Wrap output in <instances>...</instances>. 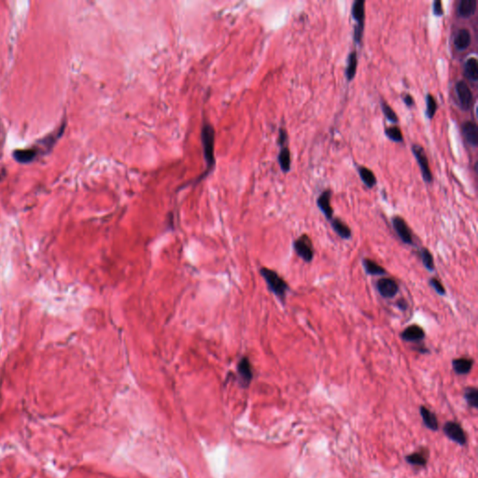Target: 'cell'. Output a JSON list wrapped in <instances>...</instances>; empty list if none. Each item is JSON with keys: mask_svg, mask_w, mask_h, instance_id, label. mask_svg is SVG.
<instances>
[{"mask_svg": "<svg viewBox=\"0 0 478 478\" xmlns=\"http://www.w3.org/2000/svg\"><path fill=\"white\" fill-rule=\"evenodd\" d=\"M260 273L266 283L269 291L272 294H275L276 297H278L284 304L286 301L287 294L290 291L288 283L286 282L284 279L281 278L277 272L269 268L262 267L260 270Z\"/></svg>", "mask_w": 478, "mask_h": 478, "instance_id": "obj_1", "label": "cell"}, {"mask_svg": "<svg viewBox=\"0 0 478 478\" xmlns=\"http://www.w3.org/2000/svg\"><path fill=\"white\" fill-rule=\"evenodd\" d=\"M351 15L355 21L353 40L356 44H360L364 32L365 26V1L364 0H355L352 4Z\"/></svg>", "mask_w": 478, "mask_h": 478, "instance_id": "obj_2", "label": "cell"}, {"mask_svg": "<svg viewBox=\"0 0 478 478\" xmlns=\"http://www.w3.org/2000/svg\"><path fill=\"white\" fill-rule=\"evenodd\" d=\"M214 128L211 124L205 122L202 128V144L205 153V160L208 168H211L214 164Z\"/></svg>", "mask_w": 478, "mask_h": 478, "instance_id": "obj_3", "label": "cell"}, {"mask_svg": "<svg viewBox=\"0 0 478 478\" xmlns=\"http://www.w3.org/2000/svg\"><path fill=\"white\" fill-rule=\"evenodd\" d=\"M294 249L295 253L304 261L311 262L314 259L315 250L311 239L307 235H302L300 238L294 240Z\"/></svg>", "mask_w": 478, "mask_h": 478, "instance_id": "obj_4", "label": "cell"}, {"mask_svg": "<svg viewBox=\"0 0 478 478\" xmlns=\"http://www.w3.org/2000/svg\"><path fill=\"white\" fill-rule=\"evenodd\" d=\"M411 151L413 152L414 156L420 168V172L424 181L426 183H432L434 181V176L432 173L430 163L423 147L419 144H413L411 147Z\"/></svg>", "mask_w": 478, "mask_h": 478, "instance_id": "obj_5", "label": "cell"}, {"mask_svg": "<svg viewBox=\"0 0 478 478\" xmlns=\"http://www.w3.org/2000/svg\"><path fill=\"white\" fill-rule=\"evenodd\" d=\"M391 223L395 233L403 244L410 246L414 245L412 231L410 230L403 218L401 216H394L391 219Z\"/></svg>", "mask_w": 478, "mask_h": 478, "instance_id": "obj_6", "label": "cell"}, {"mask_svg": "<svg viewBox=\"0 0 478 478\" xmlns=\"http://www.w3.org/2000/svg\"><path fill=\"white\" fill-rule=\"evenodd\" d=\"M377 291L384 299H393L399 293V285L391 278H381L376 283Z\"/></svg>", "mask_w": 478, "mask_h": 478, "instance_id": "obj_7", "label": "cell"}, {"mask_svg": "<svg viewBox=\"0 0 478 478\" xmlns=\"http://www.w3.org/2000/svg\"><path fill=\"white\" fill-rule=\"evenodd\" d=\"M459 106L463 110H469L473 104V92L464 80H458L455 85Z\"/></svg>", "mask_w": 478, "mask_h": 478, "instance_id": "obj_8", "label": "cell"}, {"mask_svg": "<svg viewBox=\"0 0 478 478\" xmlns=\"http://www.w3.org/2000/svg\"><path fill=\"white\" fill-rule=\"evenodd\" d=\"M444 433L446 436L457 444L463 446L466 444L467 438L462 427L455 421H448L444 426Z\"/></svg>", "mask_w": 478, "mask_h": 478, "instance_id": "obj_9", "label": "cell"}, {"mask_svg": "<svg viewBox=\"0 0 478 478\" xmlns=\"http://www.w3.org/2000/svg\"><path fill=\"white\" fill-rule=\"evenodd\" d=\"M331 200L332 191L330 189L324 190L317 199V206L328 221H331L334 218V208L332 207Z\"/></svg>", "mask_w": 478, "mask_h": 478, "instance_id": "obj_10", "label": "cell"}, {"mask_svg": "<svg viewBox=\"0 0 478 478\" xmlns=\"http://www.w3.org/2000/svg\"><path fill=\"white\" fill-rule=\"evenodd\" d=\"M426 337L423 328L413 324L410 326L406 327L402 333H401V338L404 342H409V343H419L423 341L424 338Z\"/></svg>", "mask_w": 478, "mask_h": 478, "instance_id": "obj_11", "label": "cell"}, {"mask_svg": "<svg viewBox=\"0 0 478 478\" xmlns=\"http://www.w3.org/2000/svg\"><path fill=\"white\" fill-rule=\"evenodd\" d=\"M461 129L468 144L473 148H477L478 146V127L477 122L474 120H466L462 123Z\"/></svg>", "mask_w": 478, "mask_h": 478, "instance_id": "obj_12", "label": "cell"}, {"mask_svg": "<svg viewBox=\"0 0 478 478\" xmlns=\"http://www.w3.org/2000/svg\"><path fill=\"white\" fill-rule=\"evenodd\" d=\"M238 373L243 385L247 386L252 379V367L250 359L248 357H243L239 360L238 364Z\"/></svg>", "mask_w": 478, "mask_h": 478, "instance_id": "obj_13", "label": "cell"}, {"mask_svg": "<svg viewBox=\"0 0 478 478\" xmlns=\"http://www.w3.org/2000/svg\"><path fill=\"white\" fill-rule=\"evenodd\" d=\"M474 363H475L474 358H465V357L454 358L452 360V368L457 375L465 376L472 371Z\"/></svg>", "mask_w": 478, "mask_h": 478, "instance_id": "obj_14", "label": "cell"}, {"mask_svg": "<svg viewBox=\"0 0 478 478\" xmlns=\"http://www.w3.org/2000/svg\"><path fill=\"white\" fill-rule=\"evenodd\" d=\"M331 226L335 233L340 239L344 240H349L352 238V231L348 227V224L344 222L341 219L339 218H333V219L330 221Z\"/></svg>", "mask_w": 478, "mask_h": 478, "instance_id": "obj_15", "label": "cell"}, {"mask_svg": "<svg viewBox=\"0 0 478 478\" xmlns=\"http://www.w3.org/2000/svg\"><path fill=\"white\" fill-rule=\"evenodd\" d=\"M472 42L471 33L467 28H460L457 33L454 45L458 51H465L470 47Z\"/></svg>", "mask_w": 478, "mask_h": 478, "instance_id": "obj_16", "label": "cell"}, {"mask_svg": "<svg viewBox=\"0 0 478 478\" xmlns=\"http://www.w3.org/2000/svg\"><path fill=\"white\" fill-rule=\"evenodd\" d=\"M477 0H461L458 7V15L464 19L470 18L477 11Z\"/></svg>", "mask_w": 478, "mask_h": 478, "instance_id": "obj_17", "label": "cell"}, {"mask_svg": "<svg viewBox=\"0 0 478 478\" xmlns=\"http://www.w3.org/2000/svg\"><path fill=\"white\" fill-rule=\"evenodd\" d=\"M358 173L361 181L368 189H373L378 183L376 175L368 167L363 165H358Z\"/></svg>", "mask_w": 478, "mask_h": 478, "instance_id": "obj_18", "label": "cell"}, {"mask_svg": "<svg viewBox=\"0 0 478 478\" xmlns=\"http://www.w3.org/2000/svg\"><path fill=\"white\" fill-rule=\"evenodd\" d=\"M419 411H420V415H421L424 425L432 431H437L439 428V423H438V419H437L435 414L432 412L426 406H420Z\"/></svg>", "mask_w": 478, "mask_h": 478, "instance_id": "obj_19", "label": "cell"}, {"mask_svg": "<svg viewBox=\"0 0 478 478\" xmlns=\"http://www.w3.org/2000/svg\"><path fill=\"white\" fill-rule=\"evenodd\" d=\"M357 66H358V54L356 51H352L348 55V64L345 70V76L348 81H351L356 76Z\"/></svg>", "mask_w": 478, "mask_h": 478, "instance_id": "obj_20", "label": "cell"}, {"mask_svg": "<svg viewBox=\"0 0 478 478\" xmlns=\"http://www.w3.org/2000/svg\"><path fill=\"white\" fill-rule=\"evenodd\" d=\"M362 266L365 273L369 276H384L387 274V270L379 265L377 261L371 260L369 258L362 259Z\"/></svg>", "mask_w": 478, "mask_h": 478, "instance_id": "obj_21", "label": "cell"}, {"mask_svg": "<svg viewBox=\"0 0 478 478\" xmlns=\"http://www.w3.org/2000/svg\"><path fill=\"white\" fill-rule=\"evenodd\" d=\"M464 74L469 80L477 82L478 80V63L476 57L468 58L464 65Z\"/></svg>", "mask_w": 478, "mask_h": 478, "instance_id": "obj_22", "label": "cell"}, {"mask_svg": "<svg viewBox=\"0 0 478 478\" xmlns=\"http://www.w3.org/2000/svg\"><path fill=\"white\" fill-rule=\"evenodd\" d=\"M278 161L279 166L284 173H288L292 167V157L291 152L287 146L282 147L278 156Z\"/></svg>", "mask_w": 478, "mask_h": 478, "instance_id": "obj_23", "label": "cell"}, {"mask_svg": "<svg viewBox=\"0 0 478 478\" xmlns=\"http://www.w3.org/2000/svg\"><path fill=\"white\" fill-rule=\"evenodd\" d=\"M405 460L409 464H411L413 466L424 467L427 464L428 456L426 455V451L425 450H421V451H417L415 453L407 455L406 458H405Z\"/></svg>", "mask_w": 478, "mask_h": 478, "instance_id": "obj_24", "label": "cell"}, {"mask_svg": "<svg viewBox=\"0 0 478 478\" xmlns=\"http://www.w3.org/2000/svg\"><path fill=\"white\" fill-rule=\"evenodd\" d=\"M419 256H420V259L423 263L424 267L431 273L435 271V260H434V256L431 253V251L426 248H422L419 250Z\"/></svg>", "mask_w": 478, "mask_h": 478, "instance_id": "obj_25", "label": "cell"}, {"mask_svg": "<svg viewBox=\"0 0 478 478\" xmlns=\"http://www.w3.org/2000/svg\"><path fill=\"white\" fill-rule=\"evenodd\" d=\"M437 109H438V106H437V101H436L435 97L432 94H427V96H426V110H425L426 117L429 120L434 119Z\"/></svg>", "mask_w": 478, "mask_h": 478, "instance_id": "obj_26", "label": "cell"}, {"mask_svg": "<svg viewBox=\"0 0 478 478\" xmlns=\"http://www.w3.org/2000/svg\"><path fill=\"white\" fill-rule=\"evenodd\" d=\"M384 132H385L386 137L391 141L396 142V143H402L403 141V135H402V130L397 125L388 126L385 128Z\"/></svg>", "mask_w": 478, "mask_h": 478, "instance_id": "obj_27", "label": "cell"}, {"mask_svg": "<svg viewBox=\"0 0 478 478\" xmlns=\"http://www.w3.org/2000/svg\"><path fill=\"white\" fill-rule=\"evenodd\" d=\"M380 104L382 112H383L384 116L386 117V119L388 120L389 121L392 122V123L399 122V117H398L397 113L393 110V109L391 108V106L386 101H384V100L381 101Z\"/></svg>", "mask_w": 478, "mask_h": 478, "instance_id": "obj_28", "label": "cell"}, {"mask_svg": "<svg viewBox=\"0 0 478 478\" xmlns=\"http://www.w3.org/2000/svg\"><path fill=\"white\" fill-rule=\"evenodd\" d=\"M464 399L471 407L478 408V391L475 387H468L464 390Z\"/></svg>", "mask_w": 478, "mask_h": 478, "instance_id": "obj_29", "label": "cell"}, {"mask_svg": "<svg viewBox=\"0 0 478 478\" xmlns=\"http://www.w3.org/2000/svg\"><path fill=\"white\" fill-rule=\"evenodd\" d=\"M429 284H430V286H431V287H432V288L435 290L436 294H439V295H441V296L446 295V289H445L444 285L442 284V282H441V281H440L438 279H436V278H432V279H430V281H429Z\"/></svg>", "mask_w": 478, "mask_h": 478, "instance_id": "obj_30", "label": "cell"}, {"mask_svg": "<svg viewBox=\"0 0 478 478\" xmlns=\"http://www.w3.org/2000/svg\"><path fill=\"white\" fill-rule=\"evenodd\" d=\"M15 157L17 160L20 162H29L32 160L34 157V152L32 151H22V152H17L15 154Z\"/></svg>", "mask_w": 478, "mask_h": 478, "instance_id": "obj_31", "label": "cell"}, {"mask_svg": "<svg viewBox=\"0 0 478 478\" xmlns=\"http://www.w3.org/2000/svg\"><path fill=\"white\" fill-rule=\"evenodd\" d=\"M433 13L436 17H441L444 15V8L441 0H435L433 3Z\"/></svg>", "mask_w": 478, "mask_h": 478, "instance_id": "obj_32", "label": "cell"}, {"mask_svg": "<svg viewBox=\"0 0 478 478\" xmlns=\"http://www.w3.org/2000/svg\"><path fill=\"white\" fill-rule=\"evenodd\" d=\"M287 141H288V134H287V131H286V129H284V128H280L279 129V135L278 143L282 148V147L286 146Z\"/></svg>", "mask_w": 478, "mask_h": 478, "instance_id": "obj_33", "label": "cell"}, {"mask_svg": "<svg viewBox=\"0 0 478 478\" xmlns=\"http://www.w3.org/2000/svg\"><path fill=\"white\" fill-rule=\"evenodd\" d=\"M402 101L405 104L407 108H413L415 107V99L410 94H403L402 96Z\"/></svg>", "mask_w": 478, "mask_h": 478, "instance_id": "obj_34", "label": "cell"}, {"mask_svg": "<svg viewBox=\"0 0 478 478\" xmlns=\"http://www.w3.org/2000/svg\"><path fill=\"white\" fill-rule=\"evenodd\" d=\"M397 306L401 309V310H406L408 308V304L407 302L404 300V299H400L398 302H397Z\"/></svg>", "mask_w": 478, "mask_h": 478, "instance_id": "obj_35", "label": "cell"}]
</instances>
